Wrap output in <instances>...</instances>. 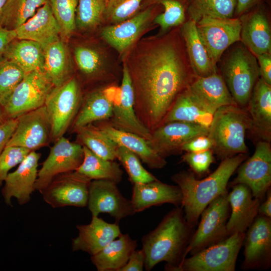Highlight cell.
<instances>
[{
  "label": "cell",
  "mask_w": 271,
  "mask_h": 271,
  "mask_svg": "<svg viewBox=\"0 0 271 271\" xmlns=\"http://www.w3.org/2000/svg\"><path fill=\"white\" fill-rule=\"evenodd\" d=\"M192 228L186 221L181 207L176 206L168 212L154 230L142 237L145 269L150 271L159 263L165 261V269L175 271L185 258Z\"/></svg>",
  "instance_id": "2"
},
{
  "label": "cell",
  "mask_w": 271,
  "mask_h": 271,
  "mask_svg": "<svg viewBox=\"0 0 271 271\" xmlns=\"http://www.w3.org/2000/svg\"><path fill=\"white\" fill-rule=\"evenodd\" d=\"M245 233L225 239L186 257L175 271H234Z\"/></svg>",
  "instance_id": "6"
},
{
  "label": "cell",
  "mask_w": 271,
  "mask_h": 271,
  "mask_svg": "<svg viewBox=\"0 0 271 271\" xmlns=\"http://www.w3.org/2000/svg\"><path fill=\"white\" fill-rule=\"evenodd\" d=\"M118 160L127 173L132 184L147 183L158 179L143 166L138 157L128 149L117 146L115 152Z\"/></svg>",
  "instance_id": "40"
},
{
  "label": "cell",
  "mask_w": 271,
  "mask_h": 271,
  "mask_svg": "<svg viewBox=\"0 0 271 271\" xmlns=\"http://www.w3.org/2000/svg\"><path fill=\"white\" fill-rule=\"evenodd\" d=\"M188 88L205 107L213 113L221 107L237 105L223 77L217 73L204 77L196 76Z\"/></svg>",
  "instance_id": "26"
},
{
  "label": "cell",
  "mask_w": 271,
  "mask_h": 271,
  "mask_svg": "<svg viewBox=\"0 0 271 271\" xmlns=\"http://www.w3.org/2000/svg\"><path fill=\"white\" fill-rule=\"evenodd\" d=\"M263 0H237L235 14L241 16L257 5L262 3Z\"/></svg>",
  "instance_id": "53"
},
{
  "label": "cell",
  "mask_w": 271,
  "mask_h": 271,
  "mask_svg": "<svg viewBox=\"0 0 271 271\" xmlns=\"http://www.w3.org/2000/svg\"><path fill=\"white\" fill-rule=\"evenodd\" d=\"M182 160L186 163L196 173L201 174L208 171L214 161L211 150L197 152H186L182 156Z\"/></svg>",
  "instance_id": "47"
},
{
  "label": "cell",
  "mask_w": 271,
  "mask_h": 271,
  "mask_svg": "<svg viewBox=\"0 0 271 271\" xmlns=\"http://www.w3.org/2000/svg\"><path fill=\"white\" fill-rule=\"evenodd\" d=\"M17 119V126L7 146H19L36 151L46 146L51 140L50 122L45 105Z\"/></svg>",
  "instance_id": "15"
},
{
  "label": "cell",
  "mask_w": 271,
  "mask_h": 271,
  "mask_svg": "<svg viewBox=\"0 0 271 271\" xmlns=\"http://www.w3.org/2000/svg\"><path fill=\"white\" fill-rule=\"evenodd\" d=\"M74 55L78 68L85 76L93 78L103 75L101 57L96 50L80 46L75 48Z\"/></svg>",
  "instance_id": "44"
},
{
  "label": "cell",
  "mask_w": 271,
  "mask_h": 271,
  "mask_svg": "<svg viewBox=\"0 0 271 271\" xmlns=\"http://www.w3.org/2000/svg\"><path fill=\"white\" fill-rule=\"evenodd\" d=\"M242 16L240 41L255 57L271 53V31L261 3Z\"/></svg>",
  "instance_id": "20"
},
{
  "label": "cell",
  "mask_w": 271,
  "mask_h": 271,
  "mask_svg": "<svg viewBox=\"0 0 271 271\" xmlns=\"http://www.w3.org/2000/svg\"><path fill=\"white\" fill-rule=\"evenodd\" d=\"M249 128L250 118L243 108L237 105L225 106L214 112L208 136L213 142L215 153L224 159L247 152L245 137Z\"/></svg>",
  "instance_id": "4"
},
{
  "label": "cell",
  "mask_w": 271,
  "mask_h": 271,
  "mask_svg": "<svg viewBox=\"0 0 271 271\" xmlns=\"http://www.w3.org/2000/svg\"><path fill=\"white\" fill-rule=\"evenodd\" d=\"M143 0H107L105 14L111 23L118 24L132 17Z\"/></svg>",
  "instance_id": "45"
},
{
  "label": "cell",
  "mask_w": 271,
  "mask_h": 271,
  "mask_svg": "<svg viewBox=\"0 0 271 271\" xmlns=\"http://www.w3.org/2000/svg\"><path fill=\"white\" fill-rule=\"evenodd\" d=\"M145 254L142 249H135L119 271H143L145 267Z\"/></svg>",
  "instance_id": "49"
},
{
  "label": "cell",
  "mask_w": 271,
  "mask_h": 271,
  "mask_svg": "<svg viewBox=\"0 0 271 271\" xmlns=\"http://www.w3.org/2000/svg\"><path fill=\"white\" fill-rule=\"evenodd\" d=\"M265 200L260 203L258 214L264 217L271 218V191L269 188L266 193Z\"/></svg>",
  "instance_id": "54"
},
{
  "label": "cell",
  "mask_w": 271,
  "mask_h": 271,
  "mask_svg": "<svg viewBox=\"0 0 271 271\" xmlns=\"http://www.w3.org/2000/svg\"><path fill=\"white\" fill-rule=\"evenodd\" d=\"M40 157V154L35 151L30 152L16 170L8 173L2 190L4 202L7 205L12 206V198H15L21 205L30 201L31 195L35 190Z\"/></svg>",
  "instance_id": "19"
},
{
  "label": "cell",
  "mask_w": 271,
  "mask_h": 271,
  "mask_svg": "<svg viewBox=\"0 0 271 271\" xmlns=\"http://www.w3.org/2000/svg\"><path fill=\"white\" fill-rule=\"evenodd\" d=\"M4 55L6 59L17 64L25 74L44 70V50L36 42L15 40L8 46Z\"/></svg>",
  "instance_id": "34"
},
{
  "label": "cell",
  "mask_w": 271,
  "mask_h": 271,
  "mask_svg": "<svg viewBox=\"0 0 271 271\" xmlns=\"http://www.w3.org/2000/svg\"><path fill=\"white\" fill-rule=\"evenodd\" d=\"M84 157L82 163L76 171L91 180H105L119 183L122 180L123 171L114 160L102 158L83 146Z\"/></svg>",
  "instance_id": "35"
},
{
  "label": "cell",
  "mask_w": 271,
  "mask_h": 271,
  "mask_svg": "<svg viewBox=\"0 0 271 271\" xmlns=\"http://www.w3.org/2000/svg\"><path fill=\"white\" fill-rule=\"evenodd\" d=\"M222 73L236 104L242 108L247 106L260 76L256 57L241 43L230 52L224 63Z\"/></svg>",
  "instance_id": "5"
},
{
  "label": "cell",
  "mask_w": 271,
  "mask_h": 271,
  "mask_svg": "<svg viewBox=\"0 0 271 271\" xmlns=\"http://www.w3.org/2000/svg\"><path fill=\"white\" fill-rule=\"evenodd\" d=\"M237 0H188L187 11L196 22L203 16L232 18Z\"/></svg>",
  "instance_id": "38"
},
{
  "label": "cell",
  "mask_w": 271,
  "mask_h": 271,
  "mask_svg": "<svg viewBox=\"0 0 271 271\" xmlns=\"http://www.w3.org/2000/svg\"><path fill=\"white\" fill-rule=\"evenodd\" d=\"M190 64L198 77H204L217 73L216 66L212 62L199 35L196 22L190 19L182 28Z\"/></svg>",
  "instance_id": "32"
},
{
  "label": "cell",
  "mask_w": 271,
  "mask_h": 271,
  "mask_svg": "<svg viewBox=\"0 0 271 271\" xmlns=\"http://www.w3.org/2000/svg\"><path fill=\"white\" fill-rule=\"evenodd\" d=\"M246 158L245 154L226 158L212 173L202 180L196 179L193 173L186 171L171 177L181 190V207L190 227L193 228L197 224L202 212L212 201L227 191L230 178Z\"/></svg>",
  "instance_id": "3"
},
{
  "label": "cell",
  "mask_w": 271,
  "mask_h": 271,
  "mask_svg": "<svg viewBox=\"0 0 271 271\" xmlns=\"http://www.w3.org/2000/svg\"><path fill=\"white\" fill-rule=\"evenodd\" d=\"M25 75L22 69L14 62L7 59L0 61V105L2 107Z\"/></svg>",
  "instance_id": "43"
},
{
  "label": "cell",
  "mask_w": 271,
  "mask_h": 271,
  "mask_svg": "<svg viewBox=\"0 0 271 271\" xmlns=\"http://www.w3.org/2000/svg\"><path fill=\"white\" fill-rule=\"evenodd\" d=\"M44 71L54 87H57L71 77V63L69 51L60 38L49 44L43 48Z\"/></svg>",
  "instance_id": "33"
},
{
  "label": "cell",
  "mask_w": 271,
  "mask_h": 271,
  "mask_svg": "<svg viewBox=\"0 0 271 271\" xmlns=\"http://www.w3.org/2000/svg\"><path fill=\"white\" fill-rule=\"evenodd\" d=\"M75 131L83 146L104 159L115 160L117 145L97 125L92 123L81 127Z\"/></svg>",
  "instance_id": "37"
},
{
  "label": "cell",
  "mask_w": 271,
  "mask_h": 271,
  "mask_svg": "<svg viewBox=\"0 0 271 271\" xmlns=\"http://www.w3.org/2000/svg\"><path fill=\"white\" fill-rule=\"evenodd\" d=\"M91 180L75 171L59 175L40 192L53 208L87 205Z\"/></svg>",
  "instance_id": "11"
},
{
  "label": "cell",
  "mask_w": 271,
  "mask_h": 271,
  "mask_svg": "<svg viewBox=\"0 0 271 271\" xmlns=\"http://www.w3.org/2000/svg\"><path fill=\"white\" fill-rule=\"evenodd\" d=\"M119 91V87L112 86L95 89L87 94L73 122V130L94 122L109 120Z\"/></svg>",
  "instance_id": "23"
},
{
  "label": "cell",
  "mask_w": 271,
  "mask_h": 271,
  "mask_svg": "<svg viewBox=\"0 0 271 271\" xmlns=\"http://www.w3.org/2000/svg\"><path fill=\"white\" fill-rule=\"evenodd\" d=\"M130 200L135 212L138 213L165 203L181 206L182 195L177 185L164 183L158 179L133 184Z\"/></svg>",
  "instance_id": "24"
},
{
  "label": "cell",
  "mask_w": 271,
  "mask_h": 271,
  "mask_svg": "<svg viewBox=\"0 0 271 271\" xmlns=\"http://www.w3.org/2000/svg\"><path fill=\"white\" fill-rule=\"evenodd\" d=\"M47 0H8L0 14V27L15 30L30 19Z\"/></svg>",
  "instance_id": "36"
},
{
  "label": "cell",
  "mask_w": 271,
  "mask_h": 271,
  "mask_svg": "<svg viewBox=\"0 0 271 271\" xmlns=\"http://www.w3.org/2000/svg\"><path fill=\"white\" fill-rule=\"evenodd\" d=\"M253 129L262 140H271V85L261 77L257 80L247 104Z\"/></svg>",
  "instance_id": "28"
},
{
  "label": "cell",
  "mask_w": 271,
  "mask_h": 271,
  "mask_svg": "<svg viewBox=\"0 0 271 271\" xmlns=\"http://www.w3.org/2000/svg\"><path fill=\"white\" fill-rule=\"evenodd\" d=\"M214 113L192 94L187 86L178 95L161 124L180 121L194 123L209 128Z\"/></svg>",
  "instance_id": "30"
},
{
  "label": "cell",
  "mask_w": 271,
  "mask_h": 271,
  "mask_svg": "<svg viewBox=\"0 0 271 271\" xmlns=\"http://www.w3.org/2000/svg\"><path fill=\"white\" fill-rule=\"evenodd\" d=\"M231 182L233 186L242 184L251 190L254 198L261 200L271 185V147L270 143L259 141L254 154L244 162Z\"/></svg>",
  "instance_id": "13"
},
{
  "label": "cell",
  "mask_w": 271,
  "mask_h": 271,
  "mask_svg": "<svg viewBox=\"0 0 271 271\" xmlns=\"http://www.w3.org/2000/svg\"><path fill=\"white\" fill-rule=\"evenodd\" d=\"M182 50L176 39L163 38L126 65L136 115L151 132L161 124L178 95L192 81Z\"/></svg>",
  "instance_id": "1"
},
{
  "label": "cell",
  "mask_w": 271,
  "mask_h": 271,
  "mask_svg": "<svg viewBox=\"0 0 271 271\" xmlns=\"http://www.w3.org/2000/svg\"><path fill=\"white\" fill-rule=\"evenodd\" d=\"M18 123V119H7L0 124V154L2 152L14 133Z\"/></svg>",
  "instance_id": "50"
},
{
  "label": "cell",
  "mask_w": 271,
  "mask_h": 271,
  "mask_svg": "<svg viewBox=\"0 0 271 271\" xmlns=\"http://www.w3.org/2000/svg\"><path fill=\"white\" fill-rule=\"evenodd\" d=\"M153 12V9L149 8L122 22L104 28L101 32L102 38L118 52H124L147 26Z\"/></svg>",
  "instance_id": "29"
},
{
  "label": "cell",
  "mask_w": 271,
  "mask_h": 271,
  "mask_svg": "<svg viewBox=\"0 0 271 271\" xmlns=\"http://www.w3.org/2000/svg\"><path fill=\"white\" fill-rule=\"evenodd\" d=\"M7 120L3 109L2 106L0 105V124Z\"/></svg>",
  "instance_id": "55"
},
{
  "label": "cell",
  "mask_w": 271,
  "mask_h": 271,
  "mask_svg": "<svg viewBox=\"0 0 271 271\" xmlns=\"http://www.w3.org/2000/svg\"><path fill=\"white\" fill-rule=\"evenodd\" d=\"M15 31L17 39L36 42L43 48L61 37L60 28L49 0H47L30 19Z\"/></svg>",
  "instance_id": "25"
},
{
  "label": "cell",
  "mask_w": 271,
  "mask_h": 271,
  "mask_svg": "<svg viewBox=\"0 0 271 271\" xmlns=\"http://www.w3.org/2000/svg\"><path fill=\"white\" fill-rule=\"evenodd\" d=\"M31 152L30 150L15 146H6L0 154V187L10 170L19 165Z\"/></svg>",
  "instance_id": "46"
},
{
  "label": "cell",
  "mask_w": 271,
  "mask_h": 271,
  "mask_svg": "<svg viewBox=\"0 0 271 271\" xmlns=\"http://www.w3.org/2000/svg\"><path fill=\"white\" fill-rule=\"evenodd\" d=\"M113 127L129 132L151 140V132L138 118L134 108V95L131 81L126 64L122 70L118 95L115 99L112 114L106 120Z\"/></svg>",
  "instance_id": "17"
},
{
  "label": "cell",
  "mask_w": 271,
  "mask_h": 271,
  "mask_svg": "<svg viewBox=\"0 0 271 271\" xmlns=\"http://www.w3.org/2000/svg\"><path fill=\"white\" fill-rule=\"evenodd\" d=\"M257 59L259 75L267 83L271 85V55L263 54L256 57Z\"/></svg>",
  "instance_id": "51"
},
{
  "label": "cell",
  "mask_w": 271,
  "mask_h": 271,
  "mask_svg": "<svg viewBox=\"0 0 271 271\" xmlns=\"http://www.w3.org/2000/svg\"><path fill=\"white\" fill-rule=\"evenodd\" d=\"M138 244L128 233H121L96 254L91 256L98 271H119L136 249Z\"/></svg>",
  "instance_id": "31"
},
{
  "label": "cell",
  "mask_w": 271,
  "mask_h": 271,
  "mask_svg": "<svg viewBox=\"0 0 271 271\" xmlns=\"http://www.w3.org/2000/svg\"><path fill=\"white\" fill-rule=\"evenodd\" d=\"M107 0H78L75 22L78 28L87 30L96 27L105 16Z\"/></svg>",
  "instance_id": "39"
},
{
  "label": "cell",
  "mask_w": 271,
  "mask_h": 271,
  "mask_svg": "<svg viewBox=\"0 0 271 271\" xmlns=\"http://www.w3.org/2000/svg\"><path fill=\"white\" fill-rule=\"evenodd\" d=\"M54 88L53 84L44 70L25 74L2 107L6 119L17 118L44 105Z\"/></svg>",
  "instance_id": "9"
},
{
  "label": "cell",
  "mask_w": 271,
  "mask_h": 271,
  "mask_svg": "<svg viewBox=\"0 0 271 271\" xmlns=\"http://www.w3.org/2000/svg\"><path fill=\"white\" fill-rule=\"evenodd\" d=\"M83 146L62 136L55 141L38 171L35 190L40 192L57 176L76 171L82 163Z\"/></svg>",
  "instance_id": "12"
},
{
  "label": "cell",
  "mask_w": 271,
  "mask_h": 271,
  "mask_svg": "<svg viewBox=\"0 0 271 271\" xmlns=\"http://www.w3.org/2000/svg\"><path fill=\"white\" fill-rule=\"evenodd\" d=\"M8 0H0V14L2 10Z\"/></svg>",
  "instance_id": "56"
},
{
  "label": "cell",
  "mask_w": 271,
  "mask_h": 271,
  "mask_svg": "<svg viewBox=\"0 0 271 271\" xmlns=\"http://www.w3.org/2000/svg\"><path fill=\"white\" fill-rule=\"evenodd\" d=\"M261 200L254 198L250 189L245 185L233 186L232 191L228 193L231 209L226 224L228 236L234 233H245L258 214Z\"/></svg>",
  "instance_id": "21"
},
{
  "label": "cell",
  "mask_w": 271,
  "mask_h": 271,
  "mask_svg": "<svg viewBox=\"0 0 271 271\" xmlns=\"http://www.w3.org/2000/svg\"><path fill=\"white\" fill-rule=\"evenodd\" d=\"M157 3L164 7V12L156 16L154 22L162 32L184 23L188 0H157Z\"/></svg>",
  "instance_id": "42"
},
{
  "label": "cell",
  "mask_w": 271,
  "mask_h": 271,
  "mask_svg": "<svg viewBox=\"0 0 271 271\" xmlns=\"http://www.w3.org/2000/svg\"><path fill=\"white\" fill-rule=\"evenodd\" d=\"M78 235L72 239L73 251H82L93 255L122 233L118 223H108L98 216H92L87 224L77 225Z\"/></svg>",
  "instance_id": "22"
},
{
  "label": "cell",
  "mask_w": 271,
  "mask_h": 271,
  "mask_svg": "<svg viewBox=\"0 0 271 271\" xmlns=\"http://www.w3.org/2000/svg\"><path fill=\"white\" fill-rule=\"evenodd\" d=\"M230 210L227 190L212 201L202 212L198 227L192 233L186 249L185 258L189 254H193L228 236L226 224Z\"/></svg>",
  "instance_id": "8"
},
{
  "label": "cell",
  "mask_w": 271,
  "mask_h": 271,
  "mask_svg": "<svg viewBox=\"0 0 271 271\" xmlns=\"http://www.w3.org/2000/svg\"><path fill=\"white\" fill-rule=\"evenodd\" d=\"M209 128L198 124L180 121L163 123L151 131L150 145L160 156L165 157L182 151L183 145L193 138L207 135Z\"/></svg>",
  "instance_id": "16"
},
{
  "label": "cell",
  "mask_w": 271,
  "mask_h": 271,
  "mask_svg": "<svg viewBox=\"0 0 271 271\" xmlns=\"http://www.w3.org/2000/svg\"><path fill=\"white\" fill-rule=\"evenodd\" d=\"M115 183L105 180H91L87 206L92 216L108 213L115 222L136 213L131 202L124 197Z\"/></svg>",
  "instance_id": "14"
},
{
  "label": "cell",
  "mask_w": 271,
  "mask_h": 271,
  "mask_svg": "<svg viewBox=\"0 0 271 271\" xmlns=\"http://www.w3.org/2000/svg\"><path fill=\"white\" fill-rule=\"evenodd\" d=\"M53 15L61 30V37L67 39L76 26V12L78 0H49Z\"/></svg>",
  "instance_id": "41"
},
{
  "label": "cell",
  "mask_w": 271,
  "mask_h": 271,
  "mask_svg": "<svg viewBox=\"0 0 271 271\" xmlns=\"http://www.w3.org/2000/svg\"><path fill=\"white\" fill-rule=\"evenodd\" d=\"M196 26L200 38L215 66L225 50L241 40L240 19L203 16L196 22Z\"/></svg>",
  "instance_id": "10"
},
{
  "label": "cell",
  "mask_w": 271,
  "mask_h": 271,
  "mask_svg": "<svg viewBox=\"0 0 271 271\" xmlns=\"http://www.w3.org/2000/svg\"><path fill=\"white\" fill-rule=\"evenodd\" d=\"M82 102L80 83L72 77L54 87L45 103L51 125V140L63 136L73 123Z\"/></svg>",
  "instance_id": "7"
},
{
  "label": "cell",
  "mask_w": 271,
  "mask_h": 271,
  "mask_svg": "<svg viewBox=\"0 0 271 271\" xmlns=\"http://www.w3.org/2000/svg\"><path fill=\"white\" fill-rule=\"evenodd\" d=\"M100 122L97 126L117 146L123 147L133 152L149 168L160 169L166 165L165 158L156 152L145 139L134 133L116 129L106 120Z\"/></svg>",
  "instance_id": "27"
},
{
  "label": "cell",
  "mask_w": 271,
  "mask_h": 271,
  "mask_svg": "<svg viewBox=\"0 0 271 271\" xmlns=\"http://www.w3.org/2000/svg\"><path fill=\"white\" fill-rule=\"evenodd\" d=\"M16 39L15 30L0 27V56L4 54L8 46Z\"/></svg>",
  "instance_id": "52"
},
{
  "label": "cell",
  "mask_w": 271,
  "mask_h": 271,
  "mask_svg": "<svg viewBox=\"0 0 271 271\" xmlns=\"http://www.w3.org/2000/svg\"><path fill=\"white\" fill-rule=\"evenodd\" d=\"M213 143L207 135H200L193 138L182 147L181 150L186 152H197L212 149Z\"/></svg>",
  "instance_id": "48"
},
{
  "label": "cell",
  "mask_w": 271,
  "mask_h": 271,
  "mask_svg": "<svg viewBox=\"0 0 271 271\" xmlns=\"http://www.w3.org/2000/svg\"><path fill=\"white\" fill-rule=\"evenodd\" d=\"M245 233L244 269L268 267L271 257V218L259 214Z\"/></svg>",
  "instance_id": "18"
}]
</instances>
